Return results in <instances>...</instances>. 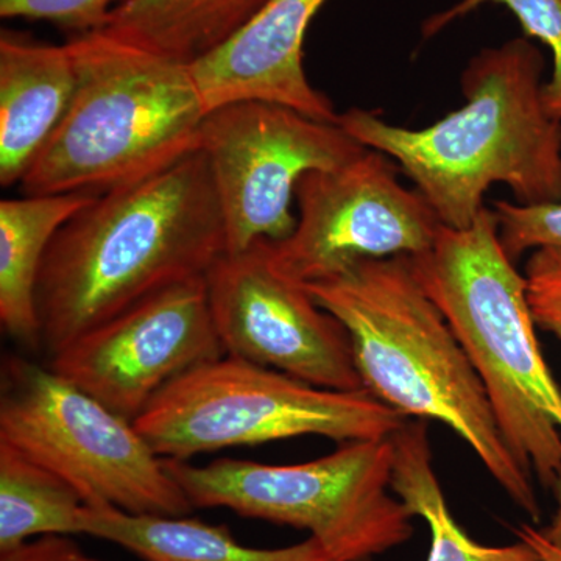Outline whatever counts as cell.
<instances>
[{
  "label": "cell",
  "instance_id": "obj_12",
  "mask_svg": "<svg viewBox=\"0 0 561 561\" xmlns=\"http://www.w3.org/2000/svg\"><path fill=\"white\" fill-rule=\"evenodd\" d=\"M224 356L203 276L158 291L84 332L54 354L49 367L135 421L169 383Z\"/></svg>",
  "mask_w": 561,
  "mask_h": 561
},
{
  "label": "cell",
  "instance_id": "obj_14",
  "mask_svg": "<svg viewBox=\"0 0 561 561\" xmlns=\"http://www.w3.org/2000/svg\"><path fill=\"white\" fill-rule=\"evenodd\" d=\"M77 87L68 44L0 35V184L24 179L68 113Z\"/></svg>",
  "mask_w": 561,
  "mask_h": 561
},
{
  "label": "cell",
  "instance_id": "obj_11",
  "mask_svg": "<svg viewBox=\"0 0 561 561\" xmlns=\"http://www.w3.org/2000/svg\"><path fill=\"white\" fill-rule=\"evenodd\" d=\"M271 241L225 253L205 283L227 356L339 391L365 390L348 331L273 264Z\"/></svg>",
  "mask_w": 561,
  "mask_h": 561
},
{
  "label": "cell",
  "instance_id": "obj_19",
  "mask_svg": "<svg viewBox=\"0 0 561 561\" xmlns=\"http://www.w3.org/2000/svg\"><path fill=\"white\" fill-rule=\"evenodd\" d=\"M84 505L68 481L0 442V552L46 535H81Z\"/></svg>",
  "mask_w": 561,
  "mask_h": 561
},
{
  "label": "cell",
  "instance_id": "obj_21",
  "mask_svg": "<svg viewBox=\"0 0 561 561\" xmlns=\"http://www.w3.org/2000/svg\"><path fill=\"white\" fill-rule=\"evenodd\" d=\"M493 210L502 247L513 262L529 250L561 249V203L527 206L497 201Z\"/></svg>",
  "mask_w": 561,
  "mask_h": 561
},
{
  "label": "cell",
  "instance_id": "obj_16",
  "mask_svg": "<svg viewBox=\"0 0 561 561\" xmlns=\"http://www.w3.org/2000/svg\"><path fill=\"white\" fill-rule=\"evenodd\" d=\"M98 195H25L0 202V321L10 337L41 346L36 289L57 232Z\"/></svg>",
  "mask_w": 561,
  "mask_h": 561
},
{
  "label": "cell",
  "instance_id": "obj_13",
  "mask_svg": "<svg viewBox=\"0 0 561 561\" xmlns=\"http://www.w3.org/2000/svg\"><path fill=\"white\" fill-rule=\"evenodd\" d=\"M324 2L267 0L238 35L191 65L206 113L228 103L262 101L337 124L331 99L309 83L302 66L306 33Z\"/></svg>",
  "mask_w": 561,
  "mask_h": 561
},
{
  "label": "cell",
  "instance_id": "obj_24",
  "mask_svg": "<svg viewBox=\"0 0 561 561\" xmlns=\"http://www.w3.org/2000/svg\"><path fill=\"white\" fill-rule=\"evenodd\" d=\"M81 553L76 541L62 535H46L0 552V561H76Z\"/></svg>",
  "mask_w": 561,
  "mask_h": 561
},
{
  "label": "cell",
  "instance_id": "obj_2",
  "mask_svg": "<svg viewBox=\"0 0 561 561\" xmlns=\"http://www.w3.org/2000/svg\"><path fill=\"white\" fill-rule=\"evenodd\" d=\"M545 58L526 36L486 47L461 73L467 103L421 130L351 108L342 125L367 149L400 164L438 219L467 230L493 184L519 205L561 203V121L542 102Z\"/></svg>",
  "mask_w": 561,
  "mask_h": 561
},
{
  "label": "cell",
  "instance_id": "obj_26",
  "mask_svg": "<svg viewBox=\"0 0 561 561\" xmlns=\"http://www.w3.org/2000/svg\"><path fill=\"white\" fill-rule=\"evenodd\" d=\"M553 497H556L557 508L553 513L552 522L546 529L541 530L542 537L546 538L552 546L561 551V474L557 478L552 489Z\"/></svg>",
  "mask_w": 561,
  "mask_h": 561
},
{
  "label": "cell",
  "instance_id": "obj_18",
  "mask_svg": "<svg viewBox=\"0 0 561 561\" xmlns=\"http://www.w3.org/2000/svg\"><path fill=\"white\" fill-rule=\"evenodd\" d=\"M393 443L391 491L413 518L419 516L431 531L427 561H545L526 541L486 546L472 540L454 519L432 463V449L424 420H409Z\"/></svg>",
  "mask_w": 561,
  "mask_h": 561
},
{
  "label": "cell",
  "instance_id": "obj_4",
  "mask_svg": "<svg viewBox=\"0 0 561 561\" xmlns=\"http://www.w3.org/2000/svg\"><path fill=\"white\" fill-rule=\"evenodd\" d=\"M66 44L76 92L21 181L25 195L106 194L201 150L206 110L190 66L105 31Z\"/></svg>",
  "mask_w": 561,
  "mask_h": 561
},
{
  "label": "cell",
  "instance_id": "obj_10",
  "mask_svg": "<svg viewBox=\"0 0 561 561\" xmlns=\"http://www.w3.org/2000/svg\"><path fill=\"white\" fill-rule=\"evenodd\" d=\"M295 198L297 227L268 243L276 268L301 284L368 257L415 256L434 245L443 227L426 198L402 186L393 160L373 149L339 168L305 173Z\"/></svg>",
  "mask_w": 561,
  "mask_h": 561
},
{
  "label": "cell",
  "instance_id": "obj_6",
  "mask_svg": "<svg viewBox=\"0 0 561 561\" xmlns=\"http://www.w3.org/2000/svg\"><path fill=\"white\" fill-rule=\"evenodd\" d=\"M194 508L225 507L308 530L335 561H371L404 545L413 515L391 494L393 443H343L298 465L220 459L205 467L165 460Z\"/></svg>",
  "mask_w": 561,
  "mask_h": 561
},
{
  "label": "cell",
  "instance_id": "obj_20",
  "mask_svg": "<svg viewBox=\"0 0 561 561\" xmlns=\"http://www.w3.org/2000/svg\"><path fill=\"white\" fill-rule=\"evenodd\" d=\"M489 3L505 7L518 20L526 38L538 39L551 50L552 77L542 87V102L553 119L561 121V0H460L427 18L421 35L426 39L434 38L453 22Z\"/></svg>",
  "mask_w": 561,
  "mask_h": 561
},
{
  "label": "cell",
  "instance_id": "obj_5",
  "mask_svg": "<svg viewBox=\"0 0 561 561\" xmlns=\"http://www.w3.org/2000/svg\"><path fill=\"white\" fill-rule=\"evenodd\" d=\"M485 387L513 457L551 490L561 474V389L535 334L526 276L500 239L493 209L467 230L443 225L434 245L408 256Z\"/></svg>",
  "mask_w": 561,
  "mask_h": 561
},
{
  "label": "cell",
  "instance_id": "obj_22",
  "mask_svg": "<svg viewBox=\"0 0 561 561\" xmlns=\"http://www.w3.org/2000/svg\"><path fill=\"white\" fill-rule=\"evenodd\" d=\"M117 3V0H0V16L47 21L83 35L103 31Z\"/></svg>",
  "mask_w": 561,
  "mask_h": 561
},
{
  "label": "cell",
  "instance_id": "obj_27",
  "mask_svg": "<svg viewBox=\"0 0 561 561\" xmlns=\"http://www.w3.org/2000/svg\"><path fill=\"white\" fill-rule=\"evenodd\" d=\"M76 561H101L98 559H91V557L84 556V553H80L79 557H77Z\"/></svg>",
  "mask_w": 561,
  "mask_h": 561
},
{
  "label": "cell",
  "instance_id": "obj_23",
  "mask_svg": "<svg viewBox=\"0 0 561 561\" xmlns=\"http://www.w3.org/2000/svg\"><path fill=\"white\" fill-rule=\"evenodd\" d=\"M524 276L535 324L561 342V249L531 251Z\"/></svg>",
  "mask_w": 561,
  "mask_h": 561
},
{
  "label": "cell",
  "instance_id": "obj_9",
  "mask_svg": "<svg viewBox=\"0 0 561 561\" xmlns=\"http://www.w3.org/2000/svg\"><path fill=\"white\" fill-rule=\"evenodd\" d=\"M227 232V253L257 241H284L305 173L346 164L367 150L335 122L312 119L279 103L242 101L206 113L202 146Z\"/></svg>",
  "mask_w": 561,
  "mask_h": 561
},
{
  "label": "cell",
  "instance_id": "obj_15",
  "mask_svg": "<svg viewBox=\"0 0 561 561\" xmlns=\"http://www.w3.org/2000/svg\"><path fill=\"white\" fill-rule=\"evenodd\" d=\"M81 534L122 546L144 561H335L313 537L287 548H249L225 526L186 516L131 515L113 505H84Z\"/></svg>",
  "mask_w": 561,
  "mask_h": 561
},
{
  "label": "cell",
  "instance_id": "obj_3",
  "mask_svg": "<svg viewBox=\"0 0 561 561\" xmlns=\"http://www.w3.org/2000/svg\"><path fill=\"white\" fill-rule=\"evenodd\" d=\"M305 287L348 331L364 389L408 419L456 432L513 504L540 523L534 478L508 449L481 378L408 256L360 260Z\"/></svg>",
  "mask_w": 561,
  "mask_h": 561
},
{
  "label": "cell",
  "instance_id": "obj_7",
  "mask_svg": "<svg viewBox=\"0 0 561 561\" xmlns=\"http://www.w3.org/2000/svg\"><path fill=\"white\" fill-rule=\"evenodd\" d=\"M409 420L368 390L320 389L224 356L169 383L133 423L161 459L190 460L305 435L342 443L386 440Z\"/></svg>",
  "mask_w": 561,
  "mask_h": 561
},
{
  "label": "cell",
  "instance_id": "obj_17",
  "mask_svg": "<svg viewBox=\"0 0 561 561\" xmlns=\"http://www.w3.org/2000/svg\"><path fill=\"white\" fill-rule=\"evenodd\" d=\"M267 0H121L103 31L194 65L227 44Z\"/></svg>",
  "mask_w": 561,
  "mask_h": 561
},
{
  "label": "cell",
  "instance_id": "obj_25",
  "mask_svg": "<svg viewBox=\"0 0 561 561\" xmlns=\"http://www.w3.org/2000/svg\"><path fill=\"white\" fill-rule=\"evenodd\" d=\"M519 540L526 541L530 545L545 561H561V551L552 546L551 542L542 537L541 530L535 529L529 524H523L519 529H516Z\"/></svg>",
  "mask_w": 561,
  "mask_h": 561
},
{
  "label": "cell",
  "instance_id": "obj_8",
  "mask_svg": "<svg viewBox=\"0 0 561 561\" xmlns=\"http://www.w3.org/2000/svg\"><path fill=\"white\" fill-rule=\"evenodd\" d=\"M0 442L68 481L87 505H113L131 515L186 516L194 511L135 423L50 367L7 360Z\"/></svg>",
  "mask_w": 561,
  "mask_h": 561
},
{
  "label": "cell",
  "instance_id": "obj_1",
  "mask_svg": "<svg viewBox=\"0 0 561 561\" xmlns=\"http://www.w3.org/2000/svg\"><path fill=\"white\" fill-rule=\"evenodd\" d=\"M227 253L205 151L98 195L51 241L41 267V346H68L151 295L203 278Z\"/></svg>",
  "mask_w": 561,
  "mask_h": 561
}]
</instances>
